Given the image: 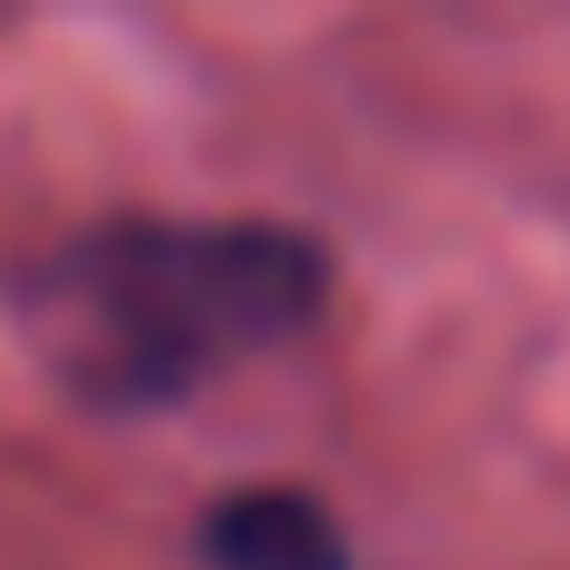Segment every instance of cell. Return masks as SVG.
I'll list each match as a JSON object with an SVG mask.
<instances>
[{
    "mask_svg": "<svg viewBox=\"0 0 570 570\" xmlns=\"http://www.w3.org/2000/svg\"><path fill=\"white\" fill-rule=\"evenodd\" d=\"M331 250L291 220H100L30 281V331L90 411H170L301 341Z\"/></svg>",
    "mask_w": 570,
    "mask_h": 570,
    "instance_id": "cell-1",
    "label": "cell"
},
{
    "mask_svg": "<svg viewBox=\"0 0 570 570\" xmlns=\"http://www.w3.org/2000/svg\"><path fill=\"white\" fill-rule=\"evenodd\" d=\"M200 570H351V531L331 521V501L250 481L200 511Z\"/></svg>",
    "mask_w": 570,
    "mask_h": 570,
    "instance_id": "cell-2",
    "label": "cell"
}]
</instances>
